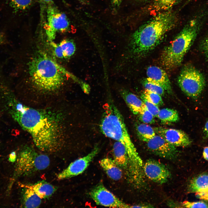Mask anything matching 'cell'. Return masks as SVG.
Segmentation results:
<instances>
[{"label":"cell","instance_id":"18","mask_svg":"<svg viewBox=\"0 0 208 208\" xmlns=\"http://www.w3.org/2000/svg\"><path fill=\"white\" fill-rule=\"evenodd\" d=\"M99 163L107 175L112 179L117 181L122 178V170L114 159L104 158L99 161Z\"/></svg>","mask_w":208,"mask_h":208},{"label":"cell","instance_id":"22","mask_svg":"<svg viewBox=\"0 0 208 208\" xmlns=\"http://www.w3.org/2000/svg\"><path fill=\"white\" fill-rule=\"evenodd\" d=\"M23 192V206L25 208H38L41 203V199L32 189L26 187Z\"/></svg>","mask_w":208,"mask_h":208},{"label":"cell","instance_id":"24","mask_svg":"<svg viewBox=\"0 0 208 208\" xmlns=\"http://www.w3.org/2000/svg\"><path fill=\"white\" fill-rule=\"evenodd\" d=\"M162 122H175L179 120V116L175 110L165 108L159 110L157 117Z\"/></svg>","mask_w":208,"mask_h":208},{"label":"cell","instance_id":"31","mask_svg":"<svg viewBox=\"0 0 208 208\" xmlns=\"http://www.w3.org/2000/svg\"><path fill=\"white\" fill-rule=\"evenodd\" d=\"M199 47L201 51L208 61V32L202 40Z\"/></svg>","mask_w":208,"mask_h":208},{"label":"cell","instance_id":"16","mask_svg":"<svg viewBox=\"0 0 208 208\" xmlns=\"http://www.w3.org/2000/svg\"><path fill=\"white\" fill-rule=\"evenodd\" d=\"M53 49L55 55L57 58H67L73 55L76 51V46L74 42L69 39H64L57 44L50 42Z\"/></svg>","mask_w":208,"mask_h":208},{"label":"cell","instance_id":"25","mask_svg":"<svg viewBox=\"0 0 208 208\" xmlns=\"http://www.w3.org/2000/svg\"><path fill=\"white\" fill-rule=\"evenodd\" d=\"M137 133L139 138L145 142L155 135L154 128L145 123L140 124L136 127Z\"/></svg>","mask_w":208,"mask_h":208},{"label":"cell","instance_id":"13","mask_svg":"<svg viewBox=\"0 0 208 208\" xmlns=\"http://www.w3.org/2000/svg\"><path fill=\"white\" fill-rule=\"evenodd\" d=\"M154 129L156 133L176 147H187L192 143L187 135L181 130L160 127H155Z\"/></svg>","mask_w":208,"mask_h":208},{"label":"cell","instance_id":"19","mask_svg":"<svg viewBox=\"0 0 208 208\" xmlns=\"http://www.w3.org/2000/svg\"><path fill=\"white\" fill-rule=\"evenodd\" d=\"M21 186L32 190L41 199L50 197L56 190L54 186L44 181L32 185L22 184Z\"/></svg>","mask_w":208,"mask_h":208},{"label":"cell","instance_id":"3","mask_svg":"<svg viewBox=\"0 0 208 208\" xmlns=\"http://www.w3.org/2000/svg\"><path fill=\"white\" fill-rule=\"evenodd\" d=\"M208 18V8L203 6L163 50L161 56L162 65L171 70L179 66Z\"/></svg>","mask_w":208,"mask_h":208},{"label":"cell","instance_id":"10","mask_svg":"<svg viewBox=\"0 0 208 208\" xmlns=\"http://www.w3.org/2000/svg\"><path fill=\"white\" fill-rule=\"evenodd\" d=\"M99 151V148L97 146H95L87 155L70 164L66 168L57 175V179L62 180L68 179L82 173L88 167Z\"/></svg>","mask_w":208,"mask_h":208},{"label":"cell","instance_id":"28","mask_svg":"<svg viewBox=\"0 0 208 208\" xmlns=\"http://www.w3.org/2000/svg\"><path fill=\"white\" fill-rule=\"evenodd\" d=\"M139 119L145 124H151L154 123V116L146 109V106L138 114Z\"/></svg>","mask_w":208,"mask_h":208},{"label":"cell","instance_id":"26","mask_svg":"<svg viewBox=\"0 0 208 208\" xmlns=\"http://www.w3.org/2000/svg\"><path fill=\"white\" fill-rule=\"evenodd\" d=\"M142 83L146 90L157 93L161 96L164 94L165 90L161 86L148 78L143 79Z\"/></svg>","mask_w":208,"mask_h":208},{"label":"cell","instance_id":"33","mask_svg":"<svg viewBox=\"0 0 208 208\" xmlns=\"http://www.w3.org/2000/svg\"><path fill=\"white\" fill-rule=\"evenodd\" d=\"M122 0H111V3L113 9L115 10L118 8Z\"/></svg>","mask_w":208,"mask_h":208},{"label":"cell","instance_id":"4","mask_svg":"<svg viewBox=\"0 0 208 208\" xmlns=\"http://www.w3.org/2000/svg\"><path fill=\"white\" fill-rule=\"evenodd\" d=\"M100 128L105 136L120 142L125 146L130 170L134 172L141 170L142 161L131 139L122 114L113 103L106 105Z\"/></svg>","mask_w":208,"mask_h":208},{"label":"cell","instance_id":"11","mask_svg":"<svg viewBox=\"0 0 208 208\" xmlns=\"http://www.w3.org/2000/svg\"><path fill=\"white\" fill-rule=\"evenodd\" d=\"M145 142L151 152L160 157L172 159L177 156L178 151L176 147L168 143L157 134Z\"/></svg>","mask_w":208,"mask_h":208},{"label":"cell","instance_id":"27","mask_svg":"<svg viewBox=\"0 0 208 208\" xmlns=\"http://www.w3.org/2000/svg\"><path fill=\"white\" fill-rule=\"evenodd\" d=\"M143 97L158 106L162 105L163 104L161 96L158 94L145 89L142 94Z\"/></svg>","mask_w":208,"mask_h":208},{"label":"cell","instance_id":"12","mask_svg":"<svg viewBox=\"0 0 208 208\" xmlns=\"http://www.w3.org/2000/svg\"><path fill=\"white\" fill-rule=\"evenodd\" d=\"M143 170L149 179L160 184L166 182L171 176L170 172L164 164L153 159L146 161L143 166Z\"/></svg>","mask_w":208,"mask_h":208},{"label":"cell","instance_id":"32","mask_svg":"<svg viewBox=\"0 0 208 208\" xmlns=\"http://www.w3.org/2000/svg\"><path fill=\"white\" fill-rule=\"evenodd\" d=\"M53 0H37L39 3L41 9L42 17L43 14L44 13L48 5L50 4L53 3Z\"/></svg>","mask_w":208,"mask_h":208},{"label":"cell","instance_id":"29","mask_svg":"<svg viewBox=\"0 0 208 208\" xmlns=\"http://www.w3.org/2000/svg\"><path fill=\"white\" fill-rule=\"evenodd\" d=\"M142 101L144 103L147 110L155 117H157L159 111L158 106L141 97Z\"/></svg>","mask_w":208,"mask_h":208},{"label":"cell","instance_id":"21","mask_svg":"<svg viewBox=\"0 0 208 208\" xmlns=\"http://www.w3.org/2000/svg\"><path fill=\"white\" fill-rule=\"evenodd\" d=\"M34 0H5V3L11 13L15 15L28 9Z\"/></svg>","mask_w":208,"mask_h":208},{"label":"cell","instance_id":"34","mask_svg":"<svg viewBox=\"0 0 208 208\" xmlns=\"http://www.w3.org/2000/svg\"><path fill=\"white\" fill-rule=\"evenodd\" d=\"M203 137L204 139L208 138V120L206 122L203 129Z\"/></svg>","mask_w":208,"mask_h":208},{"label":"cell","instance_id":"23","mask_svg":"<svg viewBox=\"0 0 208 208\" xmlns=\"http://www.w3.org/2000/svg\"><path fill=\"white\" fill-rule=\"evenodd\" d=\"M182 0H153L149 8L155 12H161L170 10Z\"/></svg>","mask_w":208,"mask_h":208},{"label":"cell","instance_id":"15","mask_svg":"<svg viewBox=\"0 0 208 208\" xmlns=\"http://www.w3.org/2000/svg\"><path fill=\"white\" fill-rule=\"evenodd\" d=\"M146 75L147 78L160 85L165 91L168 93L172 92L171 83L164 70L158 66H150L147 68Z\"/></svg>","mask_w":208,"mask_h":208},{"label":"cell","instance_id":"8","mask_svg":"<svg viewBox=\"0 0 208 208\" xmlns=\"http://www.w3.org/2000/svg\"><path fill=\"white\" fill-rule=\"evenodd\" d=\"M47 21L44 28L48 40L50 42L55 39L57 33L69 29L70 21L65 14L60 12L54 4H49L46 10Z\"/></svg>","mask_w":208,"mask_h":208},{"label":"cell","instance_id":"2","mask_svg":"<svg viewBox=\"0 0 208 208\" xmlns=\"http://www.w3.org/2000/svg\"><path fill=\"white\" fill-rule=\"evenodd\" d=\"M178 20L176 12L170 10L159 12L132 34L128 46L129 53L141 55L154 49L166 33L175 27Z\"/></svg>","mask_w":208,"mask_h":208},{"label":"cell","instance_id":"38","mask_svg":"<svg viewBox=\"0 0 208 208\" xmlns=\"http://www.w3.org/2000/svg\"><path fill=\"white\" fill-rule=\"evenodd\" d=\"M2 36L1 34L0 33V42L1 41L2 39Z\"/></svg>","mask_w":208,"mask_h":208},{"label":"cell","instance_id":"36","mask_svg":"<svg viewBox=\"0 0 208 208\" xmlns=\"http://www.w3.org/2000/svg\"><path fill=\"white\" fill-rule=\"evenodd\" d=\"M203 155L204 158L208 161V146L204 148Z\"/></svg>","mask_w":208,"mask_h":208},{"label":"cell","instance_id":"9","mask_svg":"<svg viewBox=\"0 0 208 208\" xmlns=\"http://www.w3.org/2000/svg\"><path fill=\"white\" fill-rule=\"evenodd\" d=\"M89 194L98 205L112 208H130L131 205L120 200L101 183L93 188L89 192Z\"/></svg>","mask_w":208,"mask_h":208},{"label":"cell","instance_id":"1","mask_svg":"<svg viewBox=\"0 0 208 208\" xmlns=\"http://www.w3.org/2000/svg\"><path fill=\"white\" fill-rule=\"evenodd\" d=\"M12 116L32 137L36 146L44 152L60 150L66 135V117L62 111L51 108L35 109L23 105Z\"/></svg>","mask_w":208,"mask_h":208},{"label":"cell","instance_id":"6","mask_svg":"<svg viewBox=\"0 0 208 208\" xmlns=\"http://www.w3.org/2000/svg\"><path fill=\"white\" fill-rule=\"evenodd\" d=\"M50 159L48 156L37 153L34 149L25 146L20 152L16 158L14 175L9 188L16 178L28 176L44 170L49 166Z\"/></svg>","mask_w":208,"mask_h":208},{"label":"cell","instance_id":"5","mask_svg":"<svg viewBox=\"0 0 208 208\" xmlns=\"http://www.w3.org/2000/svg\"><path fill=\"white\" fill-rule=\"evenodd\" d=\"M29 72L32 85L42 92H50L63 85L67 71L49 56L38 53L29 64Z\"/></svg>","mask_w":208,"mask_h":208},{"label":"cell","instance_id":"20","mask_svg":"<svg viewBox=\"0 0 208 208\" xmlns=\"http://www.w3.org/2000/svg\"><path fill=\"white\" fill-rule=\"evenodd\" d=\"M114 160L121 168L128 170L129 160L127 153L124 145L116 141L113 146Z\"/></svg>","mask_w":208,"mask_h":208},{"label":"cell","instance_id":"35","mask_svg":"<svg viewBox=\"0 0 208 208\" xmlns=\"http://www.w3.org/2000/svg\"><path fill=\"white\" fill-rule=\"evenodd\" d=\"M16 153L14 152H12L9 155V160L11 162H14L16 160Z\"/></svg>","mask_w":208,"mask_h":208},{"label":"cell","instance_id":"39","mask_svg":"<svg viewBox=\"0 0 208 208\" xmlns=\"http://www.w3.org/2000/svg\"><path fill=\"white\" fill-rule=\"evenodd\" d=\"M138 1H146L148 0H138Z\"/></svg>","mask_w":208,"mask_h":208},{"label":"cell","instance_id":"37","mask_svg":"<svg viewBox=\"0 0 208 208\" xmlns=\"http://www.w3.org/2000/svg\"><path fill=\"white\" fill-rule=\"evenodd\" d=\"M81 4L83 5H88L90 4L89 0H77Z\"/></svg>","mask_w":208,"mask_h":208},{"label":"cell","instance_id":"14","mask_svg":"<svg viewBox=\"0 0 208 208\" xmlns=\"http://www.w3.org/2000/svg\"><path fill=\"white\" fill-rule=\"evenodd\" d=\"M188 191L195 193L199 199L208 201V174H201L193 178L188 185Z\"/></svg>","mask_w":208,"mask_h":208},{"label":"cell","instance_id":"17","mask_svg":"<svg viewBox=\"0 0 208 208\" xmlns=\"http://www.w3.org/2000/svg\"><path fill=\"white\" fill-rule=\"evenodd\" d=\"M120 94L132 112L134 114H138L145 107L142 100L136 95L124 89L120 90Z\"/></svg>","mask_w":208,"mask_h":208},{"label":"cell","instance_id":"30","mask_svg":"<svg viewBox=\"0 0 208 208\" xmlns=\"http://www.w3.org/2000/svg\"><path fill=\"white\" fill-rule=\"evenodd\" d=\"M182 206L184 207L208 208V204L203 201L190 202L185 201L182 203Z\"/></svg>","mask_w":208,"mask_h":208},{"label":"cell","instance_id":"7","mask_svg":"<svg viewBox=\"0 0 208 208\" xmlns=\"http://www.w3.org/2000/svg\"><path fill=\"white\" fill-rule=\"evenodd\" d=\"M178 84L187 96L196 99L200 96L206 86L203 74L191 65L183 67L178 78Z\"/></svg>","mask_w":208,"mask_h":208}]
</instances>
